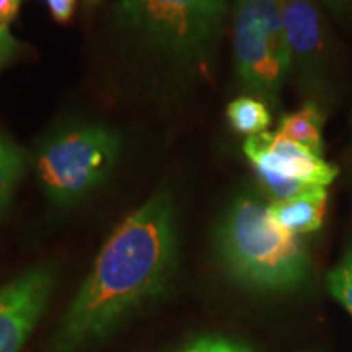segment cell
<instances>
[{"label": "cell", "instance_id": "1", "mask_svg": "<svg viewBox=\"0 0 352 352\" xmlns=\"http://www.w3.org/2000/svg\"><path fill=\"white\" fill-rule=\"evenodd\" d=\"M175 264L173 197L158 191L104 241L65 314L56 351H77L111 333L131 311L165 289Z\"/></svg>", "mask_w": 352, "mask_h": 352}, {"label": "cell", "instance_id": "2", "mask_svg": "<svg viewBox=\"0 0 352 352\" xmlns=\"http://www.w3.org/2000/svg\"><path fill=\"white\" fill-rule=\"evenodd\" d=\"M220 258L241 284L284 292L305 283L310 259L297 235L272 219L270 206L243 196L228 209L217 232Z\"/></svg>", "mask_w": 352, "mask_h": 352}, {"label": "cell", "instance_id": "3", "mask_svg": "<svg viewBox=\"0 0 352 352\" xmlns=\"http://www.w3.org/2000/svg\"><path fill=\"white\" fill-rule=\"evenodd\" d=\"M116 16L155 50L184 63H201L212 50L226 0H120Z\"/></svg>", "mask_w": 352, "mask_h": 352}, {"label": "cell", "instance_id": "4", "mask_svg": "<svg viewBox=\"0 0 352 352\" xmlns=\"http://www.w3.org/2000/svg\"><path fill=\"white\" fill-rule=\"evenodd\" d=\"M120 138L100 124L56 132L38 151L36 171L47 197L72 206L107 179L120 155Z\"/></svg>", "mask_w": 352, "mask_h": 352}, {"label": "cell", "instance_id": "5", "mask_svg": "<svg viewBox=\"0 0 352 352\" xmlns=\"http://www.w3.org/2000/svg\"><path fill=\"white\" fill-rule=\"evenodd\" d=\"M233 52L245 85L276 98L292 64L279 0H235Z\"/></svg>", "mask_w": 352, "mask_h": 352}, {"label": "cell", "instance_id": "6", "mask_svg": "<svg viewBox=\"0 0 352 352\" xmlns=\"http://www.w3.org/2000/svg\"><path fill=\"white\" fill-rule=\"evenodd\" d=\"M54 285L50 267H34L0 287V352H20Z\"/></svg>", "mask_w": 352, "mask_h": 352}, {"label": "cell", "instance_id": "7", "mask_svg": "<svg viewBox=\"0 0 352 352\" xmlns=\"http://www.w3.org/2000/svg\"><path fill=\"white\" fill-rule=\"evenodd\" d=\"M243 152L254 166V171L297 179V182L327 188L336 178L338 168L324 162L321 155L310 152L277 132L250 135Z\"/></svg>", "mask_w": 352, "mask_h": 352}, {"label": "cell", "instance_id": "8", "mask_svg": "<svg viewBox=\"0 0 352 352\" xmlns=\"http://www.w3.org/2000/svg\"><path fill=\"white\" fill-rule=\"evenodd\" d=\"M290 52L305 64L323 54L324 30L321 16L310 0H279Z\"/></svg>", "mask_w": 352, "mask_h": 352}, {"label": "cell", "instance_id": "9", "mask_svg": "<svg viewBox=\"0 0 352 352\" xmlns=\"http://www.w3.org/2000/svg\"><path fill=\"white\" fill-rule=\"evenodd\" d=\"M327 188H316L292 199L274 201L270 206L272 219L292 235L318 230L327 212Z\"/></svg>", "mask_w": 352, "mask_h": 352}, {"label": "cell", "instance_id": "10", "mask_svg": "<svg viewBox=\"0 0 352 352\" xmlns=\"http://www.w3.org/2000/svg\"><path fill=\"white\" fill-rule=\"evenodd\" d=\"M324 118L315 104H305L298 111L287 114L280 120L277 134L292 140L310 152L321 155L323 144H321V129H323Z\"/></svg>", "mask_w": 352, "mask_h": 352}, {"label": "cell", "instance_id": "11", "mask_svg": "<svg viewBox=\"0 0 352 352\" xmlns=\"http://www.w3.org/2000/svg\"><path fill=\"white\" fill-rule=\"evenodd\" d=\"M227 118L232 127L241 134H263L271 124V114L261 101L241 96L227 107Z\"/></svg>", "mask_w": 352, "mask_h": 352}, {"label": "cell", "instance_id": "12", "mask_svg": "<svg viewBox=\"0 0 352 352\" xmlns=\"http://www.w3.org/2000/svg\"><path fill=\"white\" fill-rule=\"evenodd\" d=\"M25 170V155L16 145L0 138V215L7 209Z\"/></svg>", "mask_w": 352, "mask_h": 352}, {"label": "cell", "instance_id": "13", "mask_svg": "<svg viewBox=\"0 0 352 352\" xmlns=\"http://www.w3.org/2000/svg\"><path fill=\"white\" fill-rule=\"evenodd\" d=\"M328 290L334 300L340 302L352 316V243L346 250L341 261L329 271Z\"/></svg>", "mask_w": 352, "mask_h": 352}, {"label": "cell", "instance_id": "14", "mask_svg": "<svg viewBox=\"0 0 352 352\" xmlns=\"http://www.w3.org/2000/svg\"><path fill=\"white\" fill-rule=\"evenodd\" d=\"M183 352H254L243 342L223 336H204L192 342Z\"/></svg>", "mask_w": 352, "mask_h": 352}, {"label": "cell", "instance_id": "15", "mask_svg": "<svg viewBox=\"0 0 352 352\" xmlns=\"http://www.w3.org/2000/svg\"><path fill=\"white\" fill-rule=\"evenodd\" d=\"M77 0H46L52 19L59 23H65L70 20L74 10H76Z\"/></svg>", "mask_w": 352, "mask_h": 352}, {"label": "cell", "instance_id": "16", "mask_svg": "<svg viewBox=\"0 0 352 352\" xmlns=\"http://www.w3.org/2000/svg\"><path fill=\"white\" fill-rule=\"evenodd\" d=\"M20 50V43L12 36L8 28H0V60H7Z\"/></svg>", "mask_w": 352, "mask_h": 352}, {"label": "cell", "instance_id": "17", "mask_svg": "<svg viewBox=\"0 0 352 352\" xmlns=\"http://www.w3.org/2000/svg\"><path fill=\"white\" fill-rule=\"evenodd\" d=\"M21 0H0V28H8L16 16Z\"/></svg>", "mask_w": 352, "mask_h": 352}, {"label": "cell", "instance_id": "18", "mask_svg": "<svg viewBox=\"0 0 352 352\" xmlns=\"http://www.w3.org/2000/svg\"><path fill=\"white\" fill-rule=\"evenodd\" d=\"M327 2L334 8H344L352 6V0H327Z\"/></svg>", "mask_w": 352, "mask_h": 352}, {"label": "cell", "instance_id": "19", "mask_svg": "<svg viewBox=\"0 0 352 352\" xmlns=\"http://www.w3.org/2000/svg\"><path fill=\"white\" fill-rule=\"evenodd\" d=\"M91 2H100V0H91Z\"/></svg>", "mask_w": 352, "mask_h": 352}, {"label": "cell", "instance_id": "20", "mask_svg": "<svg viewBox=\"0 0 352 352\" xmlns=\"http://www.w3.org/2000/svg\"><path fill=\"white\" fill-rule=\"evenodd\" d=\"M0 63H2V60H0Z\"/></svg>", "mask_w": 352, "mask_h": 352}]
</instances>
